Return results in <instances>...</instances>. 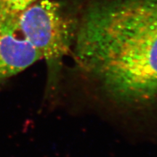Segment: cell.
Segmentation results:
<instances>
[{"instance_id":"obj_3","label":"cell","mask_w":157,"mask_h":157,"mask_svg":"<svg viewBox=\"0 0 157 157\" xmlns=\"http://www.w3.org/2000/svg\"><path fill=\"white\" fill-rule=\"evenodd\" d=\"M17 19L0 17V81L42 60L40 52L17 31Z\"/></svg>"},{"instance_id":"obj_1","label":"cell","mask_w":157,"mask_h":157,"mask_svg":"<svg viewBox=\"0 0 157 157\" xmlns=\"http://www.w3.org/2000/svg\"><path fill=\"white\" fill-rule=\"evenodd\" d=\"M74 42L77 66L111 101H157V0H89Z\"/></svg>"},{"instance_id":"obj_2","label":"cell","mask_w":157,"mask_h":157,"mask_svg":"<svg viewBox=\"0 0 157 157\" xmlns=\"http://www.w3.org/2000/svg\"><path fill=\"white\" fill-rule=\"evenodd\" d=\"M77 23L53 0H37L18 15L17 31L46 62L49 87H55L58 82L63 60L74 42Z\"/></svg>"},{"instance_id":"obj_4","label":"cell","mask_w":157,"mask_h":157,"mask_svg":"<svg viewBox=\"0 0 157 157\" xmlns=\"http://www.w3.org/2000/svg\"><path fill=\"white\" fill-rule=\"evenodd\" d=\"M37 0H0V17L17 18L21 12Z\"/></svg>"}]
</instances>
